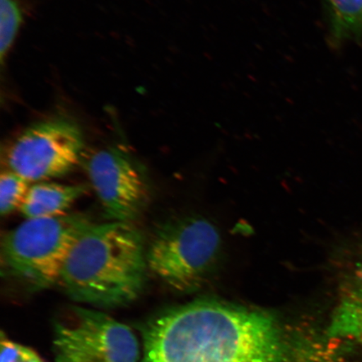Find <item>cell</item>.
<instances>
[{"mask_svg":"<svg viewBox=\"0 0 362 362\" xmlns=\"http://www.w3.org/2000/svg\"><path fill=\"white\" fill-rule=\"evenodd\" d=\"M28 180L19 174L6 169L0 176V211L8 216L20 210L30 187Z\"/></svg>","mask_w":362,"mask_h":362,"instance_id":"obj_10","label":"cell"},{"mask_svg":"<svg viewBox=\"0 0 362 362\" xmlns=\"http://www.w3.org/2000/svg\"><path fill=\"white\" fill-rule=\"evenodd\" d=\"M84 148L79 125L66 117H53L23 130L4 156L7 169L29 182H42L69 173L83 161Z\"/></svg>","mask_w":362,"mask_h":362,"instance_id":"obj_5","label":"cell"},{"mask_svg":"<svg viewBox=\"0 0 362 362\" xmlns=\"http://www.w3.org/2000/svg\"><path fill=\"white\" fill-rule=\"evenodd\" d=\"M327 40L338 49L362 39V0H322Z\"/></svg>","mask_w":362,"mask_h":362,"instance_id":"obj_9","label":"cell"},{"mask_svg":"<svg viewBox=\"0 0 362 362\" xmlns=\"http://www.w3.org/2000/svg\"><path fill=\"white\" fill-rule=\"evenodd\" d=\"M20 362H44L40 357L36 354L33 350H30L28 354L26 355L24 359Z\"/></svg>","mask_w":362,"mask_h":362,"instance_id":"obj_13","label":"cell"},{"mask_svg":"<svg viewBox=\"0 0 362 362\" xmlns=\"http://www.w3.org/2000/svg\"><path fill=\"white\" fill-rule=\"evenodd\" d=\"M23 21L21 8L16 0H0V57L4 62Z\"/></svg>","mask_w":362,"mask_h":362,"instance_id":"obj_11","label":"cell"},{"mask_svg":"<svg viewBox=\"0 0 362 362\" xmlns=\"http://www.w3.org/2000/svg\"><path fill=\"white\" fill-rule=\"evenodd\" d=\"M30 350V348L13 341L2 334L0 362H20Z\"/></svg>","mask_w":362,"mask_h":362,"instance_id":"obj_12","label":"cell"},{"mask_svg":"<svg viewBox=\"0 0 362 362\" xmlns=\"http://www.w3.org/2000/svg\"><path fill=\"white\" fill-rule=\"evenodd\" d=\"M141 362H284L274 320L261 311L196 301L153 317Z\"/></svg>","mask_w":362,"mask_h":362,"instance_id":"obj_1","label":"cell"},{"mask_svg":"<svg viewBox=\"0 0 362 362\" xmlns=\"http://www.w3.org/2000/svg\"><path fill=\"white\" fill-rule=\"evenodd\" d=\"M92 224L81 214L26 219L3 238L4 274L34 291L59 284L72 247Z\"/></svg>","mask_w":362,"mask_h":362,"instance_id":"obj_3","label":"cell"},{"mask_svg":"<svg viewBox=\"0 0 362 362\" xmlns=\"http://www.w3.org/2000/svg\"><path fill=\"white\" fill-rule=\"evenodd\" d=\"M83 161L108 218L131 223L141 214L148 200V184L128 155L108 148L93 152Z\"/></svg>","mask_w":362,"mask_h":362,"instance_id":"obj_7","label":"cell"},{"mask_svg":"<svg viewBox=\"0 0 362 362\" xmlns=\"http://www.w3.org/2000/svg\"><path fill=\"white\" fill-rule=\"evenodd\" d=\"M148 264L143 235L131 223L92 224L81 235L59 284L72 300L120 307L146 287Z\"/></svg>","mask_w":362,"mask_h":362,"instance_id":"obj_2","label":"cell"},{"mask_svg":"<svg viewBox=\"0 0 362 362\" xmlns=\"http://www.w3.org/2000/svg\"><path fill=\"white\" fill-rule=\"evenodd\" d=\"M86 192L87 187L84 185L42 181L30 185L20 211L26 219L51 218L66 215Z\"/></svg>","mask_w":362,"mask_h":362,"instance_id":"obj_8","label":"cell"},{"mask_svg":"<svg viewBox=\"0 0 362 362\" xmlns=\"http://www.w3.org/2000/svg\"><path fill=\"white\" fill-rule=\"evenodd\" d=\"M221 249L218 229L202 217L158 226L146 249L148 271L175 291H189L215 269Z\"/></svg>","mask_w":362,"mask_h":362,"instance_id":"obj_4","label":"cell"},{"mask_svg":"<svg viewBox=\"0 0 362 362\" xmlns=\"http://www.w3.org/2000/svg\"><path fill=\"white\" fill-rule=\"evenodd\" d=\"M71 323L54 334L55 362H138L137 337L129 327L103 312L74 308Z\"/></svg>","mask_w":362,"mask_h":362,"instance_id":"obj_6","label":"cell"}]
</instances>
